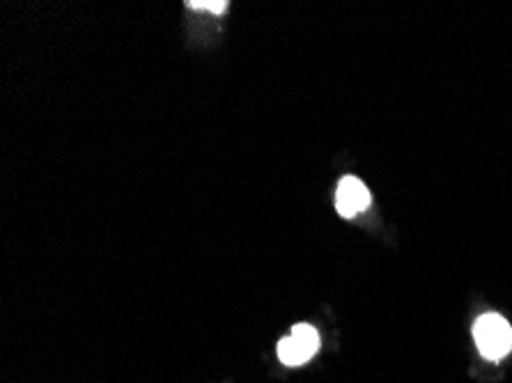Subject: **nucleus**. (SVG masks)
Returning <instances> with one entry per match:
<instances>
[{"mask_svg":"<svg viewBox=\"0 0 512 383\" xmlns=\"http://www.w3.org/2000/svg\"><path fill=\"white\" fill-rule=\"evenodd\" d=\"M473 340L480 356L487 361H501L512 351V326L496 312L483 315L473 324Z\"/></svg>","mask_w":512,"mask_h":383,"instance_id":"nucleus-1","label":"nucleus"},{"mask_svg":"<svg viewBox=\"0 0 512 383\" xmlns=\"http://www.w3.org/2000/svg\"><path fill=\"white\" fill-rule=\"evenodd\" d=\"M320 351V333L310 324H297L290 335L278 342V358L283 365L299 367Z\"/></svg>","mask_w":512,"mask_h":383,"instance_id":"nucleus-2","label":"nucleus"},{"mask_svg":"<svg viewBox=\"0 0 512 383\" xmlns=\"http://www.w3.org/2000/svg\"><path fill=\"white\" fill-rule=\"evenodd\" d=\"M370 207L368 186L352 175L343 177L338 182L336 191V209L343 218H354L359 211Z\"/></svg>","mask_w":512,"mask_h":383,"instance_id":"nucleus-3","label":"nucleus"},{"mask_svg":"<svg viewBox=\"0 0 512 383\" xmlns=\"http://www.w3.org/2000/svg\"><path fill=\"white\" fill-rule=\"evenodd\" d=\"M186 5L193 7V10H207V12H214V14H223V12H226V7H228L226 0H219V3H216V0H189Z\"/></svg>","mask_w":512,"mask_h":383,"instance_id":"nucleus-4","label":"nucleus"}]
</instances>
